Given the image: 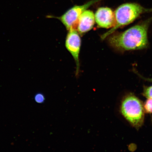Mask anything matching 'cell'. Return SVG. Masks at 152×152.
<instances>
[{
    "label": "cell",
    "mask_w": 152,
    "mask_h": 152,
    "mask_svg": "<svg viewBox=\"0 0 152 152\" xmlns=\"http://www.w3.org/2000/svg\"><path fill=\"white\" fill-rule=\"evenodd\" d=\"M151 12H152V9L144 8L137 3H127L119 6L114 12L115 25L101 36L102 39H105L118 28L132 23L140 15Z\"/></svg>",
    "instance_id": "cell-2"
},
{
    "label": "cell",
    "mask_w": 152,
    "mask_h": 152,
    "mask_svg": "<svg viewBox=\"0 0 152 152\" xmlns=\"http://www.w3.org/2000/svg\"><path fill=\"white\" fill-rule=\"evenodd\" d=\"M143 95L146 98L152 99V86L147 87L144 88Z\"/></svg>",
    "instance_id": "cell-9"
},
{
    "label": "cell",
    "mask_w": 152,
    "mask_h": 152,
    "mask_svg": "<svg viewBox=\"0 0 152 152\" xmlns=\"http://www.w3.org/2000/svg\"><path fill=\"white\" fill-rule=\"evenodd\" d=\"M122 115L133 127L138 129L143 124L144 118V106L138 98L132 94L125 96L121 102Z\"/></svg>",
    "instance_id": "cell-3"
},
{
    "label": "cell",
    "mask_w": 152,
    "mask_h": 152,
    "mask_svg": "<svg viewBox=\"0 0 152 152\" xmlns=\"http://www.w3.org/2000/svg\"><path fill=\"white\" fill-rule=\"evenodd\" d=\"M144 111L146 113H152V99H148L143 105Z\"/></svg>",
    "instance_id": "cell-8"
},
{
    "label": "cell",
    "mask_w": 152,
    "mask_h": 152,
    "mask_svg": "<svg viewBox=\"0 0 152 152\" xmlns=\"http://www.w3.org/2000/svg\"><path fill=\"white\" fill-rule=\"evenodd\" d=\"M94 16L95 21L99 28H111L115 25L114 12L109 7H99L96 10Z\"/></svg>",
    "instance_id": "cell-6"
},
{
    "label": "cell",
    "mask_w": 152,
    "mask_h": 152,
    "mask_svg": "<svg viewBox=\"0 0 152 152\" xmlns=\"http://www.w3.org/2000/svg\"><path fill=\"white\" fill-rule=\"evenodd\" d=\"M152 20V18L148 19L124 31L111 34L108 38L110 45L116 50L123 52L147 48L148 30Z\"/></svg>",
    "instance_id": "cell-1"
},
{
    "label": "cell",
    "mask_w": 152,
    "mask_h": 152,
    "mask_svg": "<svg viewBox=\"0 0 152 152\" xmlns=\"http://www.w3.org/2000/svg\"><path fill=\"white\" fill-rule=\"evenodd\" d=\"M81 40L79 33L76 28H71L68 30L66 35L65 46L75 60L76 65V75H78L80 69L79 54Z\"/></svg>",
    "instance_id": "cell-5"
},
{
    "label": "cell",
    "mask_w": 152,
    "mask_h": 152,
    "mask_svg": "<svg viewBox=\"0 0 152 152\" xmlns=\"http://www.w3.org/2000/svg\"><path fill=\"white\" fill-rule=\"evenodd\" d=\"M36 101L38 103H42L45 102V98L44 95L41 94H37L36 95L35 97Z\"/></svg>",
    "instance_id": "cell-10"
},
{
    "label": "cell",
    "mask_w": 152,
    "mask_h": 152,
    "mask_svg": "<svg viewBox=\"0 0 152 152\" xmlns=\"http://www.w3.org/2000/svg\"><path fill=\"white\" fill-rule=\"evenodd\" d=\"M145 79V78H144ZM146 79V80H147L148 81H149L150 82H152V78L151 79Z\"/></svg>",
    "instance_id": "cell-11"
},
{
    "label": "cell",
    "mask_w": 152,
    "mask_h": 152,
    "mask_svg": "<svg viewBox=\"0 0 152 152\" xmlns=\"http://www.w3.org/2000/svg\"><path fill=\"white\" fill-rule=\"evenodd\" d=\"M95 22L94 13L92 11L86 10L80 16L76 28L79 34L82 35L92 29Z\"/></svg>",
    "instance_id": "cell-7"
},
{
    "label": "cell",
    "mask_w": 152,
    "mask_h": 152,
    "mask_svg": "<svg viewBox=\"0 0 152 152\" xmlns=\"http://www.w3.org/2000/svg\"><path fill=\"white\" fill-rule=\"evenodd\" d=\"M102 0H91L83 5H75L59 17L48 16L47 18H56L60 21L68 30L71 28H77L80 16L85 11L93 5Z\"/></svg>",
    "instance_id": "cell-4"
}]
</instances>
